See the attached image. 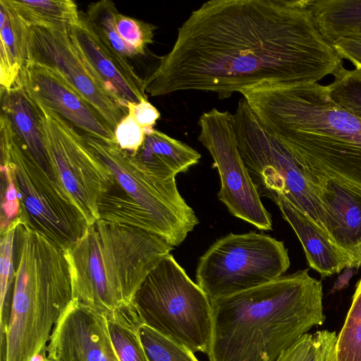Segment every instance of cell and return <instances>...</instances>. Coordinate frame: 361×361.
Masks as SVG:
<instances>
[{"mask_svg": "<svg viewBox=\"0 0 361 361\" xmlns=\"http://www.w3.org/2000/svg\"><path fill=\"white\" fill-rule=\"evenodd\" d=\"M326 85L333 102L344 111L361 119V73L343 66L334 75Z\"/></svg>", "mask_w": 361, "mask_h": 361, "instance_id": "4316f807", "label": "cell"}, {"mask_svg": "<svg viewBox=\"0 0 361 361\" xmlns=\"http://www.w3.org/2000/svg\"><path fill=\"white\" fill-rule=\"evenodd\" d=\"M36 105L53 173L90 225L99 219V200L113 186L114 176L89 147L82 133L56 113Z\"/></svg>", "mask_w": 361, "mask_h": 361, "instance_id": "8fae6325", "label": "cell"}, {"mask_svg": "<svg viewBox=\"0 0 361 361\" xmlns=\"http://www.w3.org/2000/svg\"><path fill=\"white\" fill-rule=\"evenodd\" d=\"M20 81L36 104L56 113L82 134L116 142L114 130L103 116L55 71L29 62Z\"/></svg>", "mask_w": 361, "mask_h": 361, "instance_id": "5bb4252c", "label": "cell"}, {"mask_svg": "<svg viewBox=\"0 0 361 361\" xmlns=\"http://www.w3.org/2000/svg\"><path fill=\"white\" fill-rule=\"evenodd\" d=\"M41 353L47 361H120L105 314L74 299Z\"/></svg>", "mask_w": 361, "mask_h": 361, "instance_id": "9a60e30c", "label": "cell"}, {"mask_svg": "<svg viewBox=\"0 0 361 361\" xmlns=\"http://www.w3.org/2000/svg\"><path fill=\"white\" fill-rule=\"evenodd\" d=\"M232 122L240 155L259 195L274 202L284 197L324 231V211L310 170L266 130L244 98Z\"/></svg>", "mask_w": 361, "mask_h": 361, "instance_id": "9c48e42d", "label": "cell"}, {"mask_svg": "<svg viewBox=\"0 0 361 361\" xmlns=\"http://www.w3.org/2000/svg\"><path fill=\"white\" fill-rule=\"evenodd\" d=\"M144 324L192 353H208L211 302L170 253L147 274L133 300Z\"/></svg>", "mask_w": 361, "mask_h": 361, "instance_id": "52a82bcc", "label": "cell"}, {"mask_svg": "<svg viewBox=\"0 0 361 361\" xmlns=\"http://www.w3.org/2000/svg\"><path fill=\"white\" fill-rule=\"evenodd\" d=\"M355 268H345L343 272L337 278L330 293H334L346 288L348 286L350 280L355 274Z\"/></svg>", "mask_w": 361, "mask_h": 361, "instance_id": "d590c367", "label": "cell"}, {"mask_svg": "<svg viewBox=\"0 0 361 361\" xmlns=\"http://www.w3.org/2000/svg\"><path fill=\"white\" fill-rule=\"evenodd\" d=\"M1 231L4 230L19 215L20 204L18 190L8 169L1 165Z\"/></svg>", "mask_w": 361, "mask_h": 361, "instance_id": "1f68e13d", "label": "cell"}, {"mask_svg": "<svg viewBox=\"0 0 361 361\" xmlns=\"http://www.w3.org/2000/svg\"><path fill=\"white\" fill-rule=\"evenodd\" d=\"M289 267L283 241L255 231L231 233L219 238L200 258L196 281L212 300L267 283Z\"/></svg>", "mask_w": 361, "mask_h": 361, "instance_id": "30bf717a", "label": "cell"}, {"mask_svg": "<svg viewBox=\"0 0 361 361\" xmlns=\"http://www.w3.org/2000/svg\"><path fill=\"white\" fill-rule=\"evenodd\" d=\"M0 95L1 115L9 122L23 147L36 163L54 176L45 149L38 106L20 81L9 89L0 88Z\"/></svg>", "mask_w": 361, "mask_h": 361, "instance_id": "ac0fdd59", "label": "cell"}, {"mask_svg": "<svg viewBox=\"0 0 361 361\" xmlns=\"http://www.w3.org/2000/svg\"><path fill=\"white\" fill-rule=\"evenodd\" d=\"M130 153L140 166L164 180L175 179L201 158L187 144L154 128L147 131L141 146Z\"/></svg>", "mask_w": 361, "mask_h": 361, "instance_id": "ffe728a7", "label": "cell"}, {"mask_svg": "<svg viewBox=\"0 0 361 361\" xmlns=\"http://www.w3.org/2000/svg\"><path fill=\"white\" fill-rule=\"evenodd\" d=\"M308 6L329 43L340 37H361V0H308Z\"/></svg>", "mask_w": 361, "mask_h": 361, "instance_id": "7402d4cb", "label": "cell"}, {"mask_svg": "<svg viewBox=\"0 0 361 361\" xmlns=\"http://www.w3.org/2000/svg\"><path fill=\"white\" fill-rule=\"evenodd\" d=\"M275 203L298 237L312 269L326 277L349 267L342 252L306 214L283 197H279Z\"/></svg>", "mask_w": 361, "mask_h": 361, "instance_id": "d6986e66", "label": "cell"}, {"mask_svg": "<svg viewBox=\"0 0 361 361\" xmlns=\"http://www.w3.org/2000/svg\"><path fill=\"white\" fill-rule=\"evenodd\" d=\"M116 25L122 41L137 56L145 54L147 46L153 42L156 27L119 12L116 16Z\"/></svg>", "mask_w": 361, "mask_h": 361, "instance_id": "f546056e", "label": "cell"}, {"mask_svg": "<svg viewBox=\"0 0 361 361\" xmlns=\"http://www.w3.org/2000/svg\"><path fill=\"white\" fill-rule=\"evenodd\" d=\"M308 269L210 300L209 361H275L325 321L322 283Z\"/></svg>", "mask_w": 361, "mask_h": 361, "instance_id": "7a4b0ae2", "label": "cell"}, {"mask_svg": "<svg viewBox=\"0 0 361 361\" xmlns=\"http://www.w3.org/2000/svg\"><path fill=\"white\" fill-rule=\"evenodd\" d=\"M310 169L324 211V230L349 267L357 269L361 265V187Z\"/></svg>", "mask_w": 361, "mask_h": 361, "instance_id": "2e32d148", "label": "cell"}, {"mask_svg": "<svg viewBox=\"0 0 361 361\" xmlns=\"http://www.w3.org/2000/svg\"><path fill=\"white\" fill-rule=\"evenodd\" d=\"M1 165L10 171L20 204L18 217L63 250L89 226L57 179L25 150L6 118L0 116Z\"/></svg>", "mask_w": 361, "mask_h": 361, "instance_id": "ba28073f", "label": "cell"}, {"mask_svg": "<svg viewBox=\"0 0 361 361\" xmlns=\"http://www.w3.org/2000/svg\"><path fill=\"white\" fill-rule=\"evenodd\" d=\"M146 130L137 123L132 111L118 123L114 130L116 144L127 152H135L142 144Z\"/></svg>", "mask_w": 361, "mask_h": 361, "instance_id": "d6a6232c", "label": "cell"}, {"mask_svg": "<svg viewBox=\"0 0 361 361\" xmlns=\"http://www.w3.org/2000/svg\"><path fill=\"white\" fill-rule=\"evenodd\" d=\"M140 334L148 361H198L191 350L144 324Z\"/></svg>", "mask_w": 361, "mask_h": 361, "instance_id": "f1b7e54d", "label": "cell"}, {"mask_svg": "<svg viewBox=\"0 0 361 361\" xmlns=\"http://www.w3.org/2000/svg\"><path fill=\"white\" fill-rule=\"evenodd\" d=\"M83 137L114 178L111 188L99 200V219L140 228L173 247L182 243L199 221L176 180H164L148 171L115 142Z\"/></svg>", "mask_w": 361, "mask_h": 361, "instance_id": "8992f818", "label": "cell"}, {"mask_svg": "<svg viewBox=\"0 0 361 361\" xmlns=\"http://www.w3.org/2000/svg\"><path fill=\"white\" fill-rule=\"evenodd\" d=\"M128 110L132 111L137 123L146 132L154 128L160 117L159 111L147 100L137 104H129Z\"/></svg>", "mask_w": 361, "mask_h": 361, "instance_id": "e575fe53", "label": "cell"}, {"mask_svg": "<svg viewBox=\"0 0 361 361\" xmlns=\"http://www.w3.org/2000/svg\"><path fill=\"white\" fill-rule=\"evenodd\" d=\"M198 125V140L212 155L220 176L219 200L234 216L259 230H271V215L240 155L232 114L214 108L201 115Z\"/></svg>", "mask_w": 361, "mask_h": 361, "instance_id": "7c38bea8", "label": "cell"}, {"mask_svg": "<svg viewBox=\"0 0 361 361\" xmlns=\"http://www.w3.org/2000/svg\"><path fill=\"white\" fill-rule=\"evenodd\" d=\"M29 27L8 0H0L1 88L18 82L30 61Z\"/></svg>", "mask_w": 361, "mask_h": 361, "instance_id": "44dd1931", "label": "cell"}, {"mask_svg": "<svg viewBox=\"0 0 361 361\" xmlns=\"http://www.w3.org/2000/svg\"><path fill=\"white\" fill-rule=\"evenodd\" d=\"M173 249L140 228L97 220L63 250L73 299L104 314L131 304L149 271Z\"/></svg>", "mask_w": 361, "mask_h": 361, "instance_id": "5b68a950", "label": "cell"}, {"mask_svg": "<svg viewBox=\"0 0 361 361\" xmlns=\"http://www.w3.org/2000/svg\"><path fill=\"white\" fill-rule=\"evenodd\" d=\"M331 45L342 59L351 62L355 69L361 73V37H340Z\"/></svg>", "mask_w": 361, "mask_h": 361, "instance_id": "836d02e7", "label": "cell"}, {"mask_svg": "<svg viewBox=\"0 0 361 361\" xmlns=\"http://www.w3.org/2000/svg\"><path fill=\"white\" fill-rule=\"evenodd\" d=\"M81 60L93 77L121 105L147 100L144 80L120 55L109 49L80 16L79 23L68 32Z\"/></svg>", "mask_w": 361, "mask_h": 361, "instance_id": "e0dca14e", "label": "cell"}, {"mask_svg": "<svg viewBox=\"0 0 361 361\" xmlns=\"http://www.w3.org/2000/svg\"><path fill=\"white\" fill-rule=\"evenodd\" d=\"M30 61L57 72L86 99L115 130L128 109L93 77L79 57L67 31L29 27Z\"/></svg>", "mask_w": 361, "mask_h": 361, "instance_id": "4fadbf2b", "label": "cell"}, {"mask_svg": "<svg viewBox=\"0 0 361 361\" xmlns=\"http://www.w3.org/2000/svg\"><path fill=\"white\" fill-rule=\"evenodd\" d=\"M325 361H361V279L343 327Z\"/></svg>", "mask_w": 361, "mask_h": 361, "instance_id": "d4e9b609", "label": "cell"}, {"mask_svg": "<svg viewBox=\"0 0 361 361\" xmlns=\"http://www.w3.org/2000/svg\"><path fill=\"white\" fill-rule=\"evenodd\" d=\"M118 13L114 3L102 0L90 4L83 18L93 32L109 49L128 60L137 55L118 34L116 25Z\"/></svg>", "mask_w": 361, "mask_h": 361, "instance_id": "484cf974", "label": "cell"}, {"mask_svg": "<svg viewBox=\"0 0 361 361\" xmlns=\"http://www.w3.org/2000/svg\"><path fill=\"white\" fill-rule=\"evenodd\" d=\"M8 1L30 27L69 32L80 20L77 5L71 0Z\"/></svg>", "mask_w": 361, "mask_h": 361, "instance_id": "603a6c76", "label": "cell"}, {"mask_svg": "<svg viewBox=\"0 0 361 361\" xmlns=\"http://www.w3.org/2000/svg\"><path fill=\"white\" fill-rule=\"evenodd\" d=\"M343 66L308 0H212L179 27L144 90L152 97L200 90L226 99L263 82H319Z\"/></svg>", "mask_w": 361, "mask_h": 361, "instance_id": "6da1fadb", "label": "cell"}, {"mask_svg": "<svg viewBox=\"0 0 361 361\" xmlns=\"http://www.w3.org/2000/svg\"><path fill=\"white\" fill-rule=\"evenodd\" d=\"M12 275L11 309L1 331V361H30L44 349L73 300L64 250L19 218Z\"/></svg>", "mask_w": 361, "mask_h": 361, "instance_id": "277c9868", "label": "cell"}, {"mask_svg": "<svg viewBox=\"0 0 361 361\" xmlns=\"http://www.w3.org/2000/svg\"><path fill=\"white\" fill-rule=\"evenodd\" d=\"M240 93L267 131L303 166L361 187V119L319 82H263Z\"/></svg>", "mask_w": 361, "mask_h": 361, "instance_id": "3957f363", "label": "cell"}, {"mask_svg": "<svg viewBox=\"0 0 361 361\" xmlns=\"http://www.w3.org/2000/svg\"><path fill=\"white\" fill-rule=\"evenodd\" d=\"M105 315L111 343L120 361H148L140 334L143 322L133 302Z\"/></svg>", "mask_w": 361, "mask_h": 361, "instance_id": "cb8c5ba5", "label": "cell"}, {"mask_svg": "<svg viewBox=\"0 0 361 361\" xmlns=\"http://www.w3.org/2000/svg\"><path fill=\"white\" fill-rule=\"evenodd\" d=\"M336 338L335 331L305 334L283 350L275 361H325Z\"/></svg>", "mask_w": 361, "mask_h": 361, "instance_id": "83f0119b", "label": "cell"}, {"mask_svg": "<svg viewBox=\"0 0 361 361\" xmlns=\"http://www.w3.org/2000/svg\"><path fill=\"white\" fill-rule=\"evenodd\" d=\"M19 218L13 220L4 230L1 231L0 242V312L2 311L9 284L13 279V243Z\"/></svg>", "mask_w": 361, "mask_h": 361, "instance_id": "4dcf8cb0", "label": "cell"}]
</instances>
